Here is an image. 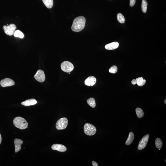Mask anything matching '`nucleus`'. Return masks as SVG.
Segmentation results:
<instances>
[{"mask_svg": "<svg viewBox=\"0 0 166 166\" xmlns=\"http://www.w3.org/2000/svg\"><path fill=\"white\" fill-rule=\"evenodd\" d=\"M86 19L83 16L78 17L75 19L73 21L71 29L73 31L79 32L84 29L85 27Z\"/></svg>", "mask_w": 166, "mask_h": 166, "instance_id": "f257e3e1", "label": "nucleus"}, {"mask_svg": "<svg viewBox=\"0 0 166 166\" xmlns=\"http://www.w3.org/2000/svg\"><path fill=\"white\" fill-rule=\"evenodd\" d=\"M13 124L15 127L22 130L25 129L28 126V123L24 118L19 117L14 119Z\"/></svg>", "mask_w": 166, "mask_h": 166, "instance_id": "f03ea898", "label": "nucleus"}, {"mask_svg": "<svg viewBox=\"0 0 166 166\" xmlns=\"http://www.w3.org/2000/svg\"><path fill=\"white\" fill-rule=\"evenodd\" d=\"M84 131L86 135L92 136L96 133V127L93 124L87 123L84 126Z\"/></svg>", "mask_w": 166, "mask_h": 166, "instance_id": "7ed1b4c3", "label": "nucleus"}, {"mask_svg": "<svg viewBox=\"0 0 166 166\" xmlns=\"http://www.w3.org/2000/svg\"><path fill=\"white\" fill-rule=\"evenodd\" d=\"M61 68L64 72L69 73L73 71L74 69V66L70 62L65 61L61 65Z\"/></svg>", "mask_w": 166, "mask_h": 166, "instance_id": "20e7f679", "label": "nucleus"}, {"mask_svg": "<svg viewBox=\"0 0 166 166\" xmlns=\"http://www.w3.org/2000/svg\"><path fill=\"white\" fill-rule=\"evenodd\" d=\"M68 121L66 117L61 118L58 120L56 124V127L58 130H63L66 128Z\"/></svg>", "mask_w": 166, "mask_h": 166, "instance_id": "39448f33", "label": "nucleus"}, {"mask_svg": "<svg viewBox=\"0 0 166 166\" xmlns=\"http://www.w3.org/2000/svg\"><path fill=\"white\" fill-rule=\"evenodd\" d=\"M3 28L5 32L7 35L12 36L13 35L16 28V27L14 24H11L9 25L3 26Z\"/></svg>", "mask_w": 166, "mask_h": 166, "instance_id": "423d86ee", "label": "nucleus"}, {"mask_svg": "<svg viewBox=\"0 0 166 166\" xmlns=\"http://www.w3.org/2000/svg\"><path fill=\"white\" fill-rule=\"evenodd\" d=\"M149 137V135L148 134L144 136L142 139L140 141L138 144V150H141L143 149L146 147L147 144Z\"/></svg>", "mask_w": 166, "mask_h": 166, "instance_id": "0eeeda50", "label": "nucleus"}, {"mask_svg": "<svg viewBox=\"0 0 166 166\" xmlns=\"http://www.w3.org/2000/svg\"><path fill=\"white\" fill-rule=\"evenodd\" d=\"M34 77L38 82H44L45 79V75L44 71L41 70H38L35 75L34 76Z\"/></svg>", "mask_w": 166, "mask_h": 166, "instance_id": "6e6552de", "label": "nucleus"}, {"mask_svg": "<svg viewBox=\"0 0 166 166\" xmlns=\"http://www.w3.org/2000/svg\"><path fill=\"white\" fill-rule=\"evenodd\" d=\"M0 84L2 87H5L14 85L15 82L11 79L7 78L1 80Z\"/></svg>", "mask_w": 166, "mask_h": 166, "instance_id": "1a4fd4ad", "label": "nucleus"}, {"mask_svg": "<svg viewBox=\"0 0 166 166\" xmlns=\"http://www.w3.org/2000/svg\"><path fill=\"white\" fill-rule=\"evenodd\" d=\"M52 149L53 150H57L60 152H65L67 150V149L64 146L59 144H55L52 145Z\"/></svg>", "mask_w": 166, "mask_h": 166, "instance_id": "9d476101", "label": "nucleus"}, {"mask_svg": "<svg viewBox=\"0 0 166 166\" xmlns=\"http://www.w3.org/2000/svg\"><path fill=\"white\" fill-rule=\"evenodd\" d=\"M15 146V152L17 153L21 149V145L23 143V141L21 139L16 138L14 141Z\"/></svg>", "mask_w": 166, "mask_h": 166, "instance_id": "9b49d317", "label": "nucleus"}, {"mask_svg": "<svg viewBox=\"0 0 166 166\" xmlns=\"http://www.w3.org/2000/svg\"><path fill=\"white\" fill-rule=\"evenodd\" d=\"M96 82V78L93 76L88 77L84 81L85 85L89 86L94 85Z\"/></svg>", "mask_w": 166, "mask_h": 166, "instance_id": "f8f14e48", "label": "nucleus"}, {"mask_svg": "<svg viewBox=\"0 0 166 166\" xmlns=\"http://www.w3.org/2000/svg\"><path fill=\"white\" fill-rule=\"evenodd\" d=\"M119 44L117 42H114L106 44L105 46V48L108 50H113L118 48Z\"/></svg>", "mask_w": 166, "mask_h": 166, "instance_id": "ddd939ff", "label": "nucleus"}, {"mask_svg": "<svg viewBox=\"0 0 166 166\" xmlns=\"http://www.w3.org/2000/svg\"><path fill=\"white\" fill-rule=\"evenodd\" d=\"M37 101L35 99H32L26 100L22 102L21 104L25 106H29L36 104Z\"/></svg>", "mask_w": 166, "mask_h": 166, "instance_id": "4468645a", "label": "nucleus"}, {"mask_svg": "<svg viewBox=\"0 0 166 166\" xmlns=\"http://www.w3.org/2000/svg\"><path fill=\"white\" fill-rule=\"evenodd\" d=\"M134 138V135L133 133L131 132L129 133L128 138L126 142V144L129 145L132 143Z\"/></svg>", "mask_w": 166, "mask_h": 166, "instance_id": "2eb2a0df", "label": "nucleus"}, {"mask_svg": "<svg viewBox=\"0 0 166 166\" xmlns=\"http://www.w3.org/2000/svg\"><path fill=\"white\" fill-rule=\"evenodd\" d=\"M44 5L48 8H52L53 5V0H42Z\"/></svg>", "mask_w": 166, "mask_h": 166, "instance_id": "dca6fc26", "label": "nucleus"}, {"mask_svg": "<svg viewBox=\"0 0 166 166\" xmlns=\"http://www.w3.org/2000/svg\"><path fill=\"white\" fill-rule=\"evenodd\" d=\"M87 102L90 106L92 108H94L96 106V102L94 98H91L87 100Z\"/></svg>", "mask_w": 166, "mask_h": 166, "instance_id": "f3484780", "label": "nucleus"}, {"mask_svg": "<svg viewBox=\"0 0 166 166\" xmlns=\"http://www.w3.org/2000/svg\"><path fill=\"white\" fill-rule=\"evenodd\" d=\"M136 84L139 86H142L146 83V80L143 79L142 77H139L136 78Z\"/></svg>", "mask_w": 166, "mask_h": 166, "instance_id": "a211bd4d", "label": "nucleus"}, {"mask_svg": "<svg viewBox=\"0 0 166 166\" xmlns=\"http://www.w3.org/2000/svg\"><path fill=\"white\" fill-rule=\"evenodd\" d=\"M155 143L156 148L159 149V150H160L162 147L163 145L161 139L160 138H157L156 139Z\"/></svg>", "mask_w": 166, "mask_h": 166, "instance_id": "6ab92c4d", "label": "nucleus"}, {"mask_svg": "<svg viewBox=\"0 0 166 166\" xmlns=\"http://www.w3.org/2000/svg\"><path fill=\"white\" fill-rule=\"evenodd\" d=\"M147 5L148 3L146 0H142L141 7L142 12L144 13H146V12Z\"/></svg>", "mask_w": 166, "mask_h": 166, "instance_id": "aec40b11", "label": "nucleus"}, {"mask_svg": "<svg viewBox=\"0 0 166 166\" xmlns=\"http://www.w3.org/2000/svg\"><path fill=\"white\" fill-rule=\"evenodd\" d=\"M136 112L138 118H142L143 117L144 115V112L140 108H137L136 109Z\"/></svg>", "mask_w": 166, "mask_h": 166, "instance_id": "412c9836", "label": "nucleus"}, {"mask_svg": "<svg viewBox=\"0 0 166 166\" xmlns=\"http://www.w3.org/2000/svg\"><path fill=\"white\" fill-rule=\"evenodd\" d=\"M117 18L118 21L121 23H124L125 22V19L124 17L121 13L117 14Z\"/></svg>", "mask_w": 166, "mask_h": 166, "instance_id": "4be33fe9", "label": "nucleus"}, {"mask_svg": "<svg viewBox=\"0 0 166 166\" xmlns=\"http://www.w3.org/2000/svg\"><path fill=\"white\" fill-rule=\"evenodd\" d=\"M14 35L15 37H19L21 38H23L24 37V34L19 30L15 31Z\"/></svg>", "mask_w": 166, "mask_h": 166, "instance_id": "5701e85b", "label": "nucleus"}, {"mask_svg": "<svg viewBox=\"0 0 166 166\" xmlns=\"http://www.w3.org/2000/svg\"><path fill=\"white\" fill-rule=\"evenodd\" d=\"M117 66H113L109 69V71L110 73L115 74L117 72Z\"/></svg>", "mask_w": 166, "mask_h": 166, "instance_id": "b1692460", "label": "nucleus"}, {"mask_svg": "<svg viewBox=\"0 0 166 166\" xmlns=\"http://www.w3.org/2000/svg\"><path fill=\"white\" fill-rule=\"evenodd\" d=\"M136 0H130V6L133 7L135 5Z\"/></svg>", "mask_w": 166, "mask_h": 166, "instance_id": "393cba45", "label": "nucleus"}, {"mask_svg": "<svg viewBox=\"0 0 166 166\" xmlns=\"http://www.w3.org/2000/svg\"><path fill=\"white\" fill-rule=\"evenodd\" d=\"M92 165L93 166H98V165L96 162H95V161H92Z\"/></svg>", "mask_w": 166, "mask_h": 166, "instance_id": "a878e982", "label": "nucleus"}, {"mask_svg": "<svg viewBox=\"0 0 166 166\" xmlns=\"http://www.w3.org/2000/svg\"><path fill=\"white\" fill-rule=\"evenodd\" d=\"M131 83H132V84H133V85H135V84H136V80L135 79L133 80L132 81H131Z\"/></svg>", "mask_w": 166, "mask_h": 166, "instance_id": "bb28decb", "label": "nucleus"}, {"mask_svg": "<svg viewBox=\"0 0 166 166\" xmlns=\"http://www.w3.org/2000/svg\"><path fill=\"white\" fill-rule=\"evenodd\" d=\"M1 141H2V138H1V135L0 134V144L1 143Z\"/></svg>", "mask_w": 166, "mask_h": 166, "instance_id": "cd10ccee", "label": "nucleus"}, {"mask_svg": "<svg viewBox=\"0 0 166 166\" xmlns=\"http://www.w3.org/2000/svg\"><path fill=\"white\" fill-rule=\"evenodd\" d=\"M164 103H165L166 104V99H165V100H164Z\"/></svg>", "mask_w": 166, "mask_h": 166, "instance_id": "c85d7f7f", "label": "nucleus"}, {"mask_svg": "<svg viewBox=\"0 0 166 166\" xmlns=\"http://www.w3.org/2000/svg\"><path fill=\"white\" fill-rule=\"evenodd\" d=\"M70 74V72H69V74Z\"/></svg>", "mask_w": 166, "mask_h": 166, "instance_id": "c756f323", "label": "nucleus"}]
</instances>
